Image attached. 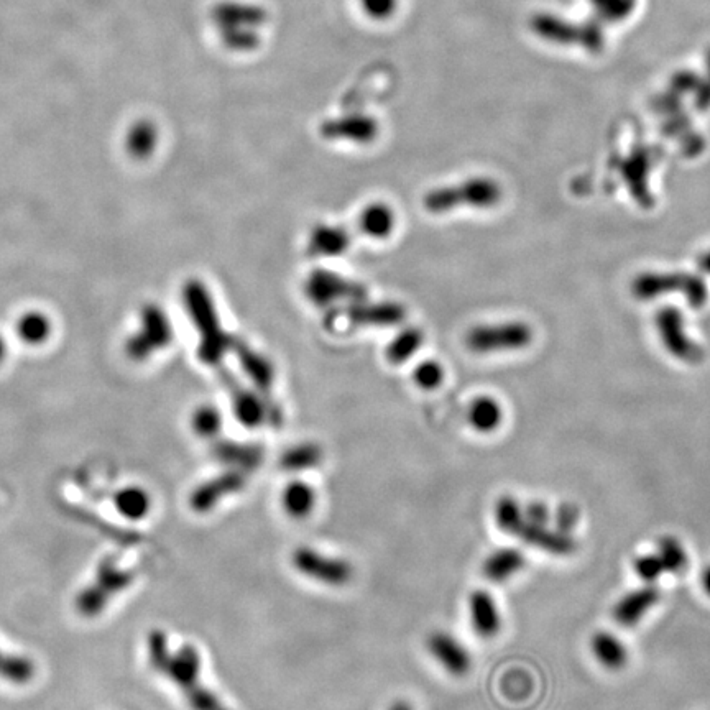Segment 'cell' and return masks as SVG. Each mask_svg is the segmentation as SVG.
<instances>
[{"label": "cell", "mask_w": 710, "mask_h": 710, "mask_svg": "<svg viewBox=\"0 0 710 710\" xmlns=\"http://www.w3.org/2000/svg\"><path fill=\"white\" fill-rule=\"evenodd\" d=\"M635 572H637L638 577L645 584H655L661 576H663L664 568L661 564L658 554H643L640 558L635 559V564H633Z\"/></svg>", "instance_id": "8d00e7d4"}, {"label": "cell", "mask_w": 710, "mask_h": 710, "mask_svg": "<svg viewBox=\"0 0 710 710\" xmlns=\"http://www.w3.org/2000/svg\"><path fill=\"white\" fill-rule=\"evenodd\" d=\"M533 331L521 321L508 323L480 324L467 332L466 346L474 354H494V352L520 351L530 346Z\"/></svg>", "instance_id": "5b68a950"}, {"label": "cell", "mask_w": 710, "mask_h": 710, "mask_svg": "<svg viewBox=\"0 0 710 710\" xmlns=\"http://www.w3.org/2000/svg\"><path fill=\"white\" fill-rule=\"evenodd\" d=\"M525 554L517 548L495 549L482 563V574L494 584H502L525 569Z\"/></svg>", "instance_id": "d6986e66"}, {"label": "cell", "mask_w": 710, "mask_h": 710, "mask_svg": "<svg viewBox=\"0 0 710 710\" xmlns=\"http://www.w3.org/2000/svg\"><path fill=\"white\" fill-rule=\"evenodd\" d=\"M211 456L222 466L236 471H255L262 466L265 449L260 444L236 443V441H217L211 448Z\"/></svg>", "instance_id": "2e32d148"}, {"label": "cell", "mask_w": 710, "mask_h": 710, "mask_svg": "<svg viewBox=\"0 0 710 710\" xmlns=\"http://www.w3.org/2000/svg\"><path fill=\"white\" fill-rule=\"evenodd\" d=\"M247 485V472L229 471L222 472L214 479H209L204 484L198 485L191 492L190 507L196 513H208L222 502V498L229 495L239 494Z\"/></svg>", "instance_id": "8fae6325"}, {"label": "cell", "mask_w": 710, "mask_h": 710, "mask_svg": "<svg viewBox=\"0 0 710 710\" xmlns=\"http://www.w3.org/2000/svg\"><path fill=\"white\" fill-rule=\"evenodd\" d=\"M147 648L150 666L180 689L191 710H231L201 681V656L193 645L170 651L165 633L153 630Z\"/></svg>", "instance_id": "6da1fadb"}, {"label": "cell", "mask_w": 710, "mask_h": 710, "mask_svg": "<svg viewBox=\"0 0 710 710\" xmlns=\"http://www.w3.org/2000/svg\"><path fill=\"white\" fill-rule=\"evenodd\" d=\"M388 710H413V707H411L410 702L397 701L393 702L392 706H390V709Z\"/></svg>", "instance_id": "60d3db41"}, {"label": "cell", "mask_w": 710, "mask_h": 710, "mask_svg": "<svg viewBox=\"0 0 710 710\" xmlns=\"http://www.w3.org/2000/svg\"><path fill=\"white\" fill-rule=\"evenodd\" d=\"M469 615L472 628L482 638H494L502 628V615L498 612L494 597L487 591L472 592L469 597Z\"/></svg>", "instance_id": "ac0fdd59"}, {"label": "cell", "mask_w": 710, "mask_h": 710, "mask_svg": "<svg viewBox=\"0 0 710 710\" xmlns=\"http://www.w3.org/2000/svg\"><path fill=\"white\" fill-rule=\"evenodd\" d=\"M702 587H704V591L710 597V564L702 572Z\"/></svg>", "instance_id": "ab89813d"}, {"label": "cell", "mask_w": 710, "mask_h": 710, "mask_svg": "<svg viewBox=\"0 0 710 710\" xmlns=\"http://www.w3.org/2000/svg\"><path fill=\"white\" fill-rule=\"evenodd\" d=\"M523 515H525L526 521L536 523V525H548L549 520H551V512H549L548 505L543 502L528 503V505L523 507Z\"/></svg>", "instance_id": "f35d334b"}, {"label": "cell", "mask_w": 710, "mask_h": 710, "mask_svg": "<svg viewBox=\"0 0 710 710\" xmlns=\"http://www.w3.org/2000/svg\"><path fill=\"white\" fill-rule=\"evenodd\" d=\"M656 554L663 564L664 571L679 574L687 568V553L683 545L673 536H664L658 541Z\"/></svg>", "instance_id": "4dcf8cb0"}, {"label": "cell", "mask_w": 710, "mask_h": 710, "mask_svg": "<svg viewBox=\"0 0 710 710\" xmlns=\"http://www.w3.org/2000/svg\"><path fill=\"white\" fill-rule=\"evenodd\" d=\"M114 507L122 517L129 520H142L150 510V497L140 487H125L114 495Z\"/></svg>", "instance_id": "83f0119b"}, {"label": "cell", "mask_w": 710, "mask_h": 710, "mask_svg": "<svg viewBox=\"0 0 710 710\" xmlns=\"http://www.w3.org/2000/svg\"><path fill=\"white\" fill-rule=\"evenodd\" d=\"M321 134L331 140H352V142H370L377 135V124L370 117H346V119L326 122Z\"/></svg>", "instance_id": "44dd1931"}, {"label": "cell", "mask_w": 710, "mask_h": 710, "mask_svg": "<svg viewBox=\"0 0 710 710\" xmlns=\"http://www.w3.org/2000/svg\"><path fill=\"white\" fill-rule=\"evenodd\" d=\"M222 382L231 393L232 408L240 425L255 429L263 423H270V408L262 395H255L242 387L229 374L222 375Z\"/></svg>", "instance_id": "5bb4252c"}, {"label": "cell", "mask_w": 710, "mask_h": 710, "mask_svg": "<svg viewBox=\"0 0 710 710\" xmlns=\"http://www.w3.org/2000/svg\"><path fill=\"white\" fill-rule=\"evenodd\" d=\"M306 296L313 305L331 306L342 301H359L365 298V288L328 270H316L309 275L305 285Z\"/></svg>", "instance_id": "ba28073f"}, {"label": "cell", "mask_w": 710, "mask_h": 710, "mask_svg": "<svg viewBox=\"0 0 710 710\" xmlns=\"http://www.w3.org/2000/svg\"><path fill=\"white\" fill-rule=\"evenodd\" d=\"M291 563L303 576L326 586L342 587L354 577V568L346 559L332 558L308 546H300L291 554Z\"/></svg>", "instance_id": "52a82bcc"}, {"label": "cell", "mask_w": 710, "mask_h": 710, "mask_svg": "<svg viewBox=\"0 0 710 710\" xmlns=\"http://www.w3.org/2000/svg\"><path fill=\"white\" fill-rule=\"evenodd\" d=\"M553 518L554 525H556L558 530L564 531V533H571L572 528L576 526L577 520H579V512L571 503H564L553 513Z\"/></svg>", "instance_id": "74e56055"}, {"label": "cell", "mask_w": 710, "mask_h": 710, "mask_svg": "<svg viewBox=\"0 0 710 710\" xmlns=\"http://www.w3.org/2000/svg\"><path fill=\"white\" fill-rule=\"evenodd\" d=\"M656 328L661 341L676 359L687 364H697L702 360V349L687 336L683 314L676 308H664L656 314Z\"/></svg>", "instance_id": "9c48e42d"}, {"label": "cell", "mask_w": 710, "mask_h": 710, "mask_svg": "<svg viewBox=\"0 0 710 710\" xmlns=\"http://www.w3.org/2000/svg\"><path fill=\"white\" fill-rule=\"evenodd\" d=\"M502 420V406L492 397L475 398L467 410L469 425L479 433H492L502 425Z\"/></svg>", "instance_id": "cb8c5ba5"}, {"label": "cell", "mask_w": 710, "mask_h": 710, "mask_svg": "<svg viewBox=\"0 0 710 710\" xmlns=\"http://www.w3.org/2000/svg\"><path fill=\"white\" fill-rule=\"evenodd\" d=\"M513 536H518L526 545L543 549L546 553L556 556H571L577 551V541L572 538L571 533L549 528L548 525H536L525 518L521 520L517 530L513 531Z\"/></svg>", "instance_id": "4fadbf2b"}, {"label": "cell", "mask_w": 710, "mask_h": 710, "mask_svg": "<svg viewBox=\"0 0 710 710\" xmlns=\"http://www.w3.org/2000/svg\"><path fill=\"white\" fill-rule=\"evenodd\" d=\"M351 236L344 227L319 224L309 234V254L316 257H337L349 249Z\"/></svg>", "instance_id": "ffe728a7"}, {"label": "cell", "mask_w": 710, "mask_h": 710, "mask_svg": "<svg viewBox=\"0 0 710 710\" xmlns=\"http://www.w3.org/2000/svg\"><path fill=\"white\" fill-rule=\"evenodd\" d=\"M282 503L288 517L303 520L313 512L316 505V492L303 480H293L283 490Z\"/></svg>", "instance_id": "7402d4cb"}, {"label": "cell", "mask_w": 710, "mask_h": 710, "mask_svg": "<svg viewBox=\"0 0 710 710\" xmlns=\"http://www.w3.org/2000/svg\"><path fill=\"white\" fill-rule=\"evenodd\" d=\"M35 678V664L27 656L14 655L0 650V679L24 686Z\"/></svg>", "instance_id": "f1b7e54d"}, {"label": "cell", "mask_w": 710, "mask_h": 710, "mask_svg": "<svg viewBox=\"0 0 710 710\" xmlns=\"http://www.w3.org/2000/svg\"><path fill=\"white\" fill-rule=\"evenodd\" d=\"M425 341V334L418 328H408L400 332L387 349V359L392 364H405L416 352L420 351Z\"/></svg>", "instance_id": "f546056e"}, {"label": "cell", "mask_w": 710, "mask_h": 710, "mask_svg": "<svg viewBox=\"0 0 710 710\" xmlns=\"http://www.w3.org/2000/svg\"><path fill=\"white\" fill-rule=\"evenodd\" d=\"M699 265H701V268L702 270H704V272L709 273L710 275V252H707V254L702 257L701 263H699Z\"/></svg>", "instance_id": "b9f144b4"}, {"label": "cell", "mask_w": 710, "mask_h": 710, "mask_svg": "<svg viewBox=\"0 0 710 710\" xmlns=\"http://www.w3.org/2000/svg\"><path fill=\"white\" fill-rule=\"evenodd\" d=\"M502 199V186L485 176H475L454 186H443L425 194L423 206L431 214L452 213L457 208L489 209Z\"/></svg>", "instance_id": "3957f363"}, {"label": "cell", "mask_w": 710, "mask_h": 710, "mask_svg": "<svg viewBox=\"0 0 710 710\" xmlns=\"http://www.w3.org/2000/svg\"><path fill=\"white\" fill-rule=\"evenodd\" d=\"M428 651L452 676H466L472 668V658L461 641L446 632H434L428 638Z\"/></svg>", "instance_id": "9a60e30c"}, {"label": "cell", "mask_w": 710, "mask_h": 710, "mask_svg": "<svg viewBox=\"0 0 710 710\" xmlns=\"http://www.w3.org/2000/svg\"><path fill=\"white\" fill-rule=\"evenodd\" d=\"M134 581L135 572L122 568L117 556L111 554L102 558L93 581L76 597L74 605L78 614L86 618L97 617L116 595L129 589Z\"/></svg>", "instance_id": "277c9868"}, {"label": "cell", "mask_w": 710, "mask_h": 710, "mask_svg": "<svg viewBox=\"0 0 710 710\" xmlns=\"http://www.w3.org/2000/svg\"><path fill=\"white\" fill-rule=\"evenodd\" d=\"M623 178L628 183V188L641 206H651L650 190H648V173L650 163L646 157H635L623 165Z\"/></svg>", "instance_id": "4316f807"}, {"label": "cell", "mask_w": 710, "mask_h": 710, "mask_svg": "<svg viewBox=\"0 0 710 710\" xmlns=\"http://www.w3.org/2000/svg\"><path fill=\"white\" fill-rule=\"evenodd\" d=\"M324 452L314 443L291 446L280 457V467L285 472H303L318 467L323 462Z\"/></svg>", "instance_id": "484cf974"}, {"label": "cell", "mask_w": 710, "mask_h": 710, "mask_svg": "<svg viewBox=\"0 0 710 710\" xmlns=\"http://www.w3.org/2000/svg\"><path fill=\"white\" fill-rule=\"evenodd\" d=\"M494 518L498 530L513 535V531L517 530V526L525 517H523V507L518 503L517 498L503 495L495 503Z\"/></svg>", "instance_id": "1f68e13d"}, {"label": "cell", "mask_w": 710, "mask_h": 710, "mask_svg": "<svg viewBox=\"0 0 710 710\" xmlns=\"http://www.w3.org/2000/svg\"><path fill=\"white\" fill-rule=\"evenodd\" d=\"M683 293L691 308H702L707 301V286L702 278L689 273H643L633 282V293L640 300H651L664 293Z\"/></svg>", "instance_id": "8992f818"}, {"label": "cell", "mask_w": 710, "mask_h": 710, "mask_svg": "<svg viewBox=\"0 0 710 710\" xmlns=\"http://www.w3.org/2000/svg\"><path fill=\"white\" fill-rule=\"evenodd\" d=\"M341 319H346L347 323L355 328L369 326V328H385V326H397L405 321V308L393 301H383V303H364V301H354L351 306H347L341 311Z\"/></svg>", "instance_id": "7c38bea8"}, {"label": "cell", "mask_w": 710, "mask_h": 710, "mask_svg": "<svg viewBox=\"0 0 710 710\" xmlns=\"http://www.w3.org/2000/svg\"><path fill=\"white\" fill-rule=\"evenodd\" d=\"M592 653L602 666L620 669L627 663V648L612 633L597 632L591 640Z\"/></svg>", "instance_id": "d4e9b609"}, {"label": "cell", "mask_w": 710, "mask_h": 710, "mask_svg": "<svg viewBox=\"0 0 710 710\" xmlns=\"http://www.w3.org/2000/svg\"><path fill=\"white\" fill-rule=\"evenodd\" d=\"M660 599V591L653 584H645L623 595L622 599L614 605L612 615L615 622L623 627H633L641 622V618L645 617L660 602Z\"/></svg>", "instance_id": "e0dca14e"}, {"label": "cell", "mask_w": 710, "mask_h": 710, "mask_svg": "<svg viewBox=\"0 0 710 710\" xmlns=\"http://www.w3.org/2000/svg\"><path fill=\"white\" fill-rule=\"evenodd\" d=\"M397 224L393 209L387 204H370L360 214V229L372 239H387Z\"/></svg>", "instance_id": "603a6c76"}, {"label": "cell", "mask_w": 710, "mask_h": 710, "mask_svg": "<svg viewBox=\"0 0 710 710\" xmlns=\"http://www.w3.org/2000/svg\"><path fill=\"white\" fill-rule=\"evenodd\" d=\"M191 425H193L194 433L201 438H214L222 428L221 413L216 410V406H199L198 410L193 413Z\"/></svg>", "instance_id": "e575fe53"}, {"label": "cell", "mask_w": 710, "mask_h": 710, "mask_svg": "<svg viewBox=\"0 0 710 710\" xmlns=\"http://www.w3.org/2000/svg\"><path fill=\"white\" fill-rule=\"evenodd\" d=\"M183 300L191 321L201 336L199 359L203 360L204 364H219L226 352L234 347L236 339L222 328L213 296L209 295L208 288L203 283L190 282L183 290Z\"/></svg>", "instance_id": "7a4b0ae2"}, {"label": "cell", "mask_w": 710, "mask_h": 710, "mask_svg": "<svg viewBox=\"0 0 710 710\" xmlns=\"http://www.w3.org/2000/svg\"><path fill=\"white\" fill-rule=\"evenodd\" d=\"M19 336L25 344H42L50 336V321L43 314L28 313L19 321Z\"/></svg>", "instance_id": "836d02e7"}, {"label": "cell", "mask_w": 710, "mask_h": 710, "mask_svg": "<svg viewBox=\"0 0 710 710\" xmlns=\"http://www.w3.org/2000/svg\"><path fill=\"white\" fill-rule=\"evenodd\" d=\"M413 379H415L416 387L423 388V390H436L441 387L444 380L443 365L436 360H426L416 367Z\"/></svg>", "instance_id": "d590c367"}, {"label": "cell", "mask_w": 710, "mask_h": 710, "mask_svg": "<svg viewBox=\"0 0 710 710\" xmlns=\"http://www.w3.org/2000/svg\"><path fill=\"white\" fill-rule=\"evenodd\" d=\"M5 355V344H4V339L0 337V360L4 359Z\"/></svg>", "instance_id": "7bdbcfd3"}, {"label": "cell", "mask_w": 710, "mask_h": 710, "mask_svg": "<svg viewBox=\"0 0 710 710\" xmlns=\"http://www.w3.org/2000/svg\"><path fill=\"white\" fill-rule=\"evenodd\" d=\"M173 339V326L162 309L148 306L143 311L142 331L129 342V355L134 359H147L157 349L170 344Z\"/></svg>", "instance_id": "30bf717a"}, {"label": "cell", "mask_w": 710, "mask_h": 710, "mask_svg": "<svg viewBox=\"0 0 710 710\" xmlns=\"http://www.w3.org/2000/svg\"><path fill=\"white\" fill-rule=\"evenodd\" d=\"M155 143H157V132L150 122L134 125L127 137V148L134 157H147L153 152Z\"/></svg>", "instance_id": "d6a6232c"}]
</instances>
